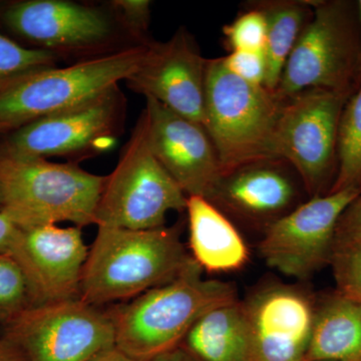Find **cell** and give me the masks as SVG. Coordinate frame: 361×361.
<instances>
[{
	"instance_id": "cell-1",
	"label": "cell",
	"mask_w": 361,
	"mask_h": 361,
	"mask_svg": "<svg viewBox=\"0 0 361 361\" xmlns=\"http://www.w3.org/2000/svg\"><path fill=\"white\" fill-rule=\"evenodd\" d=\"M192 259L177 227L97 226L82 270L80 299L99 307L134 299L174 280Z\"/></svg>"
},
{
	"instance_id": "cell-2",
	"label": "cell",
	"mask_w": 361,
	"mask_h": 361,
	"mask_svg": "<svg viewBox=\"0 0 361 361\" xmlns=\"http://www.w3.org/2000/svg\"><path fill=\"white\" fill-rule=\"evenodd\" d=\"M203 272L192 259L172 281L110 308L116 348L135 360H151L178 348L202 315L236 300L234 285L205 279Z\"/></svg>"
},
{
	"instance_id": "cell-3",
	"label": "cell",
	"mask_w": 361,
	"mask_h": 361,
	"mask_svg": "<svg viewBox=\"0 0 361 361\" xmlns=\"http://www.w3.org/2000/svg\"><path fill=\"white\" fill-rule=\"evenodd\" d=\"M106 179L77 164L0 155V212L21 230L61 222L80 229L96 225Z\"/></svg>"
},
{
	"instance_id": "cell-4",
	"label": "cell",
	"mask_w": 361,
	"mask_h": 361,
	"mask_svg": "<svg viewBox=\"0 0 361 361\" xmlns=\"http://www.w3.org/2000/svg\"><path fill=\"white\" fill-rule=\"evenodd\" d=\"M283 104L264 85L233 75L223 58L208 59L205 130L217 152L222 175L251 164L277 161L275 130Z\"/></svg>"
},
{
	"instance_id": "cell-5",
	"label": "cell",
	"mask_w": 361,
	"mask_h": 361,
	"mask_svg": "<svg viewBox=\"0 0 361 361\" xmlns=\"http://www.w3.org/2000/svg\"><path fill=\"white\" fill-rule=\"evenodd\" d=\"M151 44L130 45L68 68L35 71L2 82L0 135L87 103L116 87L139 68Z\"/></svg>"
},
{
	"instance_id": "cell-6",
	"label": "cell",
	"mask_w": 361,
	"mask_h": 361,
	"mask_svg": "<svg viewBox=\"0 0 361 361\" xmlns=\"http://www.w3.org/2000/svg\"><path fill=\"white\" fill-rule=\"evenodd\" d=\"M312 16L287 59L275 94L281 101L311 89L353 96L361 82L356 2L311 1Z\"/></svg>"
},
{
	"instance_id": "cell-7",
	"label": "cell",
	"mask_w": 361,
	"mask_h": 361,
	"mask_svg": "<svg viewBox=\"0 0 361 361\" xmlns=\"http://www.w3.org/2000/svg\"><path fill=\"white\" fill-rule=\"evenodd\" d=\"M187 199L153 153L144 110L118 165L106 176L96 225L130 230L164 227L170 211H186Z\"/></svg>"
},
{
	"instance_id": "cell-8",
	"label": "cell",
	"mask_w": 361,
	"mask_h": 361,
	"mask_svg": "<svg viewBox=\"0 0 361 361\" xmlns=\"http://www.w3.org/2000/svg\"><path fill=\"white\" fill-rule=\"evenodd\" d=\"M127 101L118 85L68 110L9 133L0 155L23 159L63 157L71 163L109 151L122 133Z\"/></svg>"
},
{
	"instance_id": "cell-9",
	"label": "cell",
	"mask_w": 361,
	"mask_h": 361,
	"mask_svg": "<svg viewBox=\"0 0 361 361\" xmlns=\"http://www.w3.org/2000/svg\"><path fill=\"white\" fill-rule=\"evenodd\" d=\"M349 97L311 89L284 101L275 130V158L295 169L311 197L327 194L334 185L339 123Z\"/></svg>"
},
{
	"instance_id": "cell-10",
	"label": "cell",
	"mask_w": 361,
	"mask_h": 361,
	"mask_svg": "<svg viewBox=\"0 0 361 361\" xmlns=\"http://www.w3.org/2000/svg\"><path fill=\"white\" fill-rule=\"evenodd\" d=\"M30 361H87L116 345L111 310L80 298L32 306L2 327Z\"/></svg>"
},
{
	"instance_id": "cell-11",
	"label": "cell",
	"mask_w": 361,
	"mask_h": 361,
	"mask_svg": "<svg viewBox=\"0 0 361 361\" xmlns=\"http://www.w3.org/2000/svg\"><path fill=\"white\" fill-rule=\"evenodd\" d=\"M360 187L329 192L296 206L264 228L259 252L285 276L305 280L330 263L337 225Z\"/></svg>"
},
{
	"instance_id": "cell-12",
	"label": "cell",
	"mask_w": 361,
	"mask_h": 361,
	"mask_svg": "<svg viewBox=\"0 0 361 361\" xmlns=\"http://www.w3.org/2000/svg\"><path fill=\"white\" fill-rule=\"evenodd\" d=\"M208 59L180 28L166 42H152L144 61L125 80L127 87L153 97L205 129V77Z\"/></svg>"
},
{
	"instance_id": "cell-13",
	"label": "cell",
	"mask_w": 361,
	"mask_h": 361,
	"mask_svg": "<svg viewBox=\"0 0 361 361\" xmlns=\"http://www.w3.org/2000/svg\"><path fill=\"white\" fill-rule=\"evenodd\" d=\"M244 303L251 330L250 361H304L310 349L316 302L291 285L260 287Z\"/></svg>"
},
{
	"instance_id": "cell-14",
	"label": "cell",
	"mask_w": 361,
	"mask_h": 361,
	"mask_svg": "<svg viewBox=\"0 0 361 361\" xmlns=\"http://www.w3.org/2000/svg\"><path fill=\"white\" fill-rule=\"evenodd\" d=\"M146 101L149 144L156 158L187 197L209 200L222 169L208 133L153 97Z\"/></svg>"
},
{
	"instance_id": "cell-15",
	"label": "cell",
	"mask_w": 361,
	"mask_h": 361,
	"mask_svg": "<svg viewBox=\"0 0 361 361\" xmlns=\"http://www.w3.org/2000/svg\"><path fill=\"white\" fill-rule=\"evenodd\" d=\"M4 20L16 35L56 54L103 47L116 27L110 14L66 0L18 2L4 11Z\"/></svg>"
},
{
	"instance_id": "cell-16",
	"label": "cell",
	"mask_w": 361,
	"mask_h": 361,
	"mask_svg": "<svg viewBox=\"0 0 361 361\" xmlns=\"http://www.w3.org/2000/svg\"><path fill=\"white\" fill-rule=\"evenodd\" d=\"M89 249L75 226L23 230L14 260L25 273L33 306L80 298Z\"/></svg>"
},
{
	"instance_id": "cell-17",
	"label": "cell",
	"mask_w": 361,
	"mask_h": 361,
	"mask_svg": "<svg viewBox=\"0 0 361 361\" xmlns=\"http://www.w3.org/2000/svg\"><path fill=\"white\" fill-rule=\"evenodd\" d=\"M283 161L244 166L222 175L209 202L223 213L264 228L295 208V182L280 167Z\"/></svg>"
},
{
	"instance_id": "cell-18",
	"label": "cell",
	"mask_w": 361,
	"mask_h": 361,
	"mask_svg": "<svg viewBox=\"0 0 361 361\" xmlns=\"http://www.w3.org/2000/svg\"><path fill=\"white\" fill-rule=\"evenodd\" d=\"M190 255L209 273L242 269L250 253L237 228L217 207L205 198L188 197Z\"/></svg>"
},
{
	"instance_id": "cell-19",
	"label": "cell",
	"mask_w": 361,
	"mask_h": 361,
	"mask_svg": "<svg viewBox=\"0 0 361 361\" xmlns=\"http://www.w3.org/2000/svg\"><path fill=\"white\" fill-rule=\"evenodd\" d=\"M179 346L200 361H250L251 330L244 303L236 299L209 310Z\"/></svg>"
},
{
	"instance_id": "cell-20",
	"label": "cell",
	"mask_w": 361,
	"mask_h": 361,
	"mask_svg": "<svg viewBox=\"0 0 361 361\" xmlns=\"http://www.w3.org/2000/svg\"><path fill=\"white\" fill-rule=\"evenodd\" d=\"M304 361H361V304L339 293L316 303L314 329Z\"/></svg>"
},
{
	"instance_id": "cell-21",
	"label": "cell",
	"mask_w": 361,
	"mask_h": 361,
	"mask_svg": "<svg viewBox=\"0 0 361 361\" xmlns=\"http://www.w3.org/2000/svg\"><path fill=\"white\" fill-rule=\"evenodd\" d=\"M264 13L267 20V37L264 54V87L274 92L284 66L295 47L301 32L312 16L311 1H265L255 4Z\"/></svg>"
},
{
	"instance_id": "cell-22",
	"label": "cell",
	"mask_w": 361,
	"mask_h": 361,
	"mask_svg": "<svg viewBox=\"0 0 361 361\" xmlns=\"http://www.w3.org/2000/svg\"><path fill=\"white\" fill-rule=\"evenodd\" d=\"M361 185V82L342 111L336 179L329 192Z\"/></svg>"
},
{
	"instance_id": "cell-23",
	"label": "cell",
	"mask_w": 361,
	"mask_h": 361,
	"mask_svg": "<svg viewBox=\"0 0 361 361\" xmlns=\"http://www.w3.org/2000/svg\"><path fill=\"white\" fill-rule=\"evenodd\" d=\"M33 306L27 280L13 258L0 253V326Z\"/></svg>"
},
{
	"instance_id": "cell-24",
	"label": "cell",
	"mask_w": 361,
	"mask_h": 361,
	"mask_svg": "<svg viewBox=\"0 0 361 361\" xmlns=\"http://www.w3.org/2000/svg\"><path fill=\"white\" fill-rule=\"evenodd\" d=\"M58 54L21 47L0 32V84L32 71L56 68Z\"/></svg>"
},
{
	"instance_id": "cell-25",
	"label": "cell",
	"mask_w": 361,
	"mask_h": 361,
	"mask_svg": "<svg viewBox=\"0 0 361 361\" xmlns=\"http://www.w3.org/2000/svg\"><path fill=\"white\" fill-rule=\"evenodd\" d=\"M329 264L337 293L361 304V241L336 240Z\"/></svg>"
},
{
	"instance_id": "cell-26",
	"label": "cell",
	"mask_w": 361,
	"mask_h": 361,
	"mask_svg": "<svg viewBox=\"0 0 361 361\" xmlns=\"http://www.w3.org/2000/svg\"><path fill=\"white\" fill-rule=\"evenodd\" d=\"M226 44L230 51H264L267 37V20L258 6L240 14L230 25L223 27Z\"/></svg>"
},
{
	"instance_id": "cell-27",
	"label": "cell",
	"mask_w": 361,
	"mask_h": 361,
	"mask_svg": "<svg viewBox=\"0 0 361 361\" xmlns=\"http://www.w3.org/2000/svg\"><path fill=\"white\" fill-rule=\"evenodd\" d=\"M114 14L121 26L140 44H151L147 39L151 20V1L148 0H116L111 2Z\"/></svg>"
},
{
	"instance_id": "cell-28",
	"label": "cell",
	"mask_w": 361,
	"mask_h": 361,
	"mask_svg": "<svg viewBox=\"0 0 361 361\" xmlns=\"http://www.w3.org/2000/svg\"><path fill=\"white\" fill-rule=\"evenodd\" d=\"M223 61L236 77L250 84L264 85L267 71L264 51H232Z\"/></svg>"
},
{
	"instance_id": "cell-29",
	"label": "cell",
	"mask_w": 361,
	"mask_h": 361,
	"mask_svg": "<svg viewBox=\"0 0 361 361\" xmlns=\"http://www.w3.org/2000/svg\"><path fill=\"white\" fill-rule=\"evenodd\" d=\"M336 240L361 241V185L360 193L342 214L337 225Z\"/></svg>"
},
{
	"instance_id": "cell-30",
	"label": "cell",
	"mask_w": 361,
	"mask_h": 361,
	"mask_svg": "<svg viewBox=\"0 0 361 361\" xmlns=\"http://www.w3.org/2000/svg\"><path fill=\"white\" fill-rule=\"evenodd\" d=\"M23 230L0 212V253L16 257L20 249Z\"/></svg>"
},
{
	"instance_id": "cell-31",
	"label": "cell",
	"mask_w": 361,
	"mask_h": 361,
	"mask_svg": "<svg viewBox=\"0 0 361 361\" xmlns=\"http://www.w3.org/2000/svg\"><path fill=\"white\" fill-rule=\"evenodd\" d=\"M0 361H30L25 351L16 342L0 336Z\"/></svg>"
},
{
	"instance_id": "cell-32",
	"label": "cell",
	"mask_w": 361,
	"mask_h": 361,
	"mask_svg": "<svg viewBox=\"0 0 361 361\" xmlns=\"http://www.w3.org/2000/svg\"><path fill=\"white\" fill-rule=\"evenodd\" d=\"M149 361H200L198 358L195 357L191 353H188L186 349L178 346V348L171 349L167 353H161V355L152 358Z\"/></svg>"
},
{
	"instance_id": "cell-33",
	"label": "cell",
	"mask_w": 361,
	"mask_h": 361,
	"mask_svg": "<svg viewBox=\"0 0 361 361\" xmlns=\"http://www.w3.org/2000/svg\"><path fill=\"white\" fill-rule=\"evenodd\" d=\"M87 361H137L130 356L126 355L121 349L116 346H111L110 348L104 349L97 355L92 356L90 360Z\"/></svg>"
},
{
	"instance_id": "cell-34",
	"label": "cell",
	"mask_w": 361,
	"mask_h": 361,
	"mask_svg": "<svg viewBox=\"0 0 361 361\" xmlns=\"http://www.w3.org/2000/svg\"><path fill=\"white\" fill-rule=\"evenodd\" d=\"M357 6V18H358V27H360V63H361V0L356 2Z\"/></svg>"
},
{
	"instance_id": "cell-35",
	"label": "cell",
	"mask_w": 361,
	"mask_h": 361,
	"mask_svg": "<svg viewBox=\"0 0 361 361\" xmlns=\"http://www.w3.org/2000/svg\"><path fill=\"white\" fill-rule=\"evenodd\" d=\"M0 210H1V194H0Z\"/></svg>"
}]
</instances>
